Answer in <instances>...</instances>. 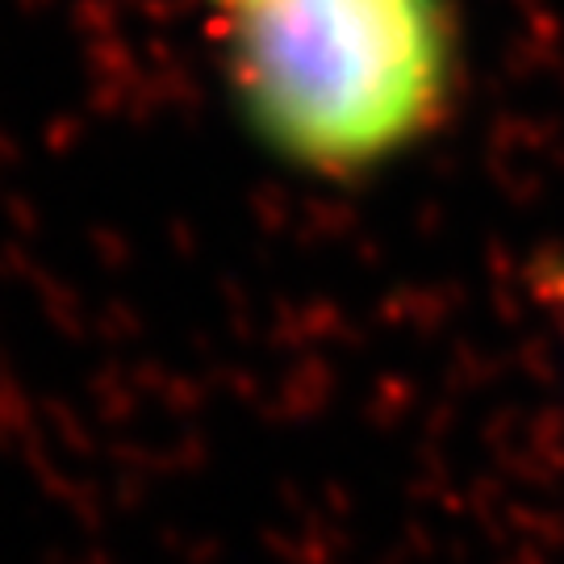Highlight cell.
I'll use <instances>...</instances> for the list:
<instances>
[{
	"label": "cell",
	"mask_w": 564,
	"mask_h": 564,
	"mask_svg": "<svg viewBox=\"0 0 564 564\" xmlns=\"http://www.w3.org/2000/svg\"><path fill=\"white\" fill-rule=\"evenodd\" d=\"M444 0H226L230 84L256 139L351 181L410 151L452 88Z\"/></svg>",
	"instance_id": "6da1fadb"
},
{
	"label": "cell",
	"mask_w": 564,
	"mask_h": 564,
	"mask_svg": "<svg viewBox=\"0 0 564 564\" xmlns=\"http://www.w3.org/2000/svg\"><path fill=\"white\" fill-rule=\"evenodd\" d=\"M561 343H564V289H561Z\"/></svg>",
	"instance_id": "7a4b0ae2"
}]
</instances>
